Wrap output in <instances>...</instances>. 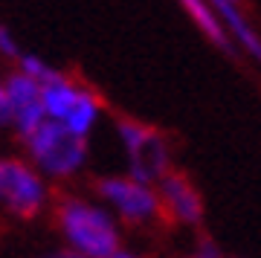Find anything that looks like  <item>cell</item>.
<instances>
[{"instance_id":"cell-1","label":"cell","mask_w":261,"mask_h":258,"mask_svg":"<svg viewBox=\"0 0 261 258\" xmlns=\"http://www.w3.org/2000/svg\"><path fill=\"white\" fill-rule=\"evenodd\" d=\"M56 226L64 247L84 258H111L122 249V223L93 197H61L56 203Z\"/></svg>"},{"instance_id":"cell-2","label":"cell","mask_w":261,"mask_h":258,"mask_svg":"<svg viewBox=\"0 0 261 258\" xmlns=\"http://www.w3.org/2000/svg\"><path fill=\"white\" fill-rule=\"evenodd\" d=\"M23 148L29 163L47 180H70L87 163V137H79L53 119H44L32 134H27Z\"/></svg>"},{"instance_id":"cell-3","label":"cell","mask_w":261,"mask_h":258,"mask_svg":"<svg viewBox=\"0 0 261 258\" xmlns=\"http://www.w3.org/2000/svg\"><path fill=\"white\" fill-rule=\"evenodd\" d=\"M96 200L122 226H148L163 218L157 186L142 183L130 174H111L96 180Z\"/></svg>"},{"instance_id":"cell-4","label":"cell","mask_w":261,"mask_h":258,"mask_svg":"<svg viewBox=\"0 0 261 258\" xmlns=\"http://www.w3.org/2000/svg\"><path fill=\"white\" fill-rule=\"evenodd\" d=\"M122 151L128 160V174L142 183L157 186L171 171V148L168 139L154 125H145L140 119H119L116 122Z\"/></svg>"},{"instance_id":"cell-5","label":"cell","mask_w":261,"mask_h":258,"mask_svg":"<svg viewBox=\"0 0 261 258\" xmlns=\"http://www.w3.org/2000/svg\"><path fill=\"white\" fill-rule=\"evenodd\" d=\"M49 203V183L29 160L0 157V209L15 218H35Z\"/></svg>"},{"instance_id":"cell-6","label":"cell","mask_w":261,"mask_h":258,"mask_svg":"<svg viewBox=\"0 0 261 258\" xmlns=\"http://www.w3.org/2000/svg\"><path fill=\"white\" fill-rule=\"evenodd\" d=\"M41 96H44V113H47V119L70 128L79 137H90V131L99 122L102 105H99V99L87 87L70 82L61 73L58 79L41 84Z\"/></svg>"},{"instance_id":"cell-7","label":"cell","mask_w":261,"mask_h":258,"mask_svg":"<svg viewBox=\"0 0 261 258\" xmlns=\"http://www.w3.org/2000/svg\"><path fill=\"white\" fill-rule=\"evenodd\" d=\"M157 194H160V209H163L166 221L189 226V229L203 223V197L197 192V186L183 171L171 168L157 183Z\"/></svg>"},{"instance_id":"cell-8","label":"cell","mask_w":261,"mask_h":258,"mask_svg":"<svg viewBox=\"0 0 261 258\" xmlns=\"http://www.w3.org/2000/svg\"><path fill=\"white\" fill-rule=\"evenodd\" d=\"M3 87H6V101H9V113H12V128L18 131L20 139H23L47 119L41 84L18 70V73L6 75Z\"/></svg>"},{"instance_id":"cell-9","label":"cell","mask_w":261,"mask_h":258,"mask_svg":"<svg viewBox=\"0 0 261 258\" xmlns=\"http://www.w3.org/2000/svg\"><path fill=\"white\" fill-rule=\"evenodd\" d=\"M235 3H238V0H209V6H215L218 15H221V20H224L226 35L235 38V41L247 49V56H252L255 61H261V38L255 35V29L247 23V18L238 12Z\"/></svg>"},{"instance_id":"cell-10","label":"cell","mask_w":261,"mask_h":258,"mask_svg":"<svg viewBox=\"0 0 261 258\" xmlns=\"http://www.w3.org/2000/svg\"><path fill=\"white\" fill-rule=\"evenodd\" d=\"M180 3H183V9L189 12V18L200 27V32H203V35L209 38L215 46H221L224 53H229V49H232V38L226 35L224 23L215 18L209 0H180Z\"/></svg>"},{"instance_id":"cell-11","label":"cell","mask_w":261,"mask_h":258,"mask_svg":"<svg viewBox=\"0 0 261 258\" xmlns=\"http://www.w3.org/2000/svg\"><path fill=\"white\" fill-rule=\"evenodd\" d=\"M18 64H20V73H27L29 79H35L38 84H47V82H53V79L61 75L56 67H49L44 58L32 56V53H23V56L18 58Z\"/></svg>"},{"instance_id":"cell-12","label":"cell","mask_w":261,"mask_h":258,"mask_svg":"<svg viewBox=\"0 0 261 258\" xmlns=\"http://www.w3.org/2000/svg\"><path fill=\"white\" fill-rule=\"evenodd\" d=\"M189 258H224V252H221V247H218L215 241L197 238L195 247H192V252H189Z\"/></svg>"},{"instance_id":"cell-13","label":"cell","mask_w":261,"mask_h":258,"mask_svg":"<svg viewBox=\"0 0 261 258\" xmlns=\"http://www.w3.org/2000/svg\"><path fill=\"white\" fill-rule=\"evenodd\" d=\"M0 56L6 58H15L18 61L20 56H23V49H20V44L15 41V35H12L6 27H0Z\"/></svg>"},{"instance_id":"cell-14","label":"cell","mask_w":261,"mask_h":258,"mask_svg":"<svg viewBox=\"0 0 261 258\" xmlns=\"http://www.w3.org/2000/svg\"><path fill=\"white\" fill-rule=\"evenodd\" d=\"M12 125V113H9V101H6V87L0 82V128Z\"/></svg>"},{"instance_id":"cell-15","label":"cell","mask_w":261,"mask_h":258,"mask_svg":"<svg viewBox=\"0 0 261 258\" xmlns=\"http://www.w3.org/2000/svg\"><path fill=\"white\" fill-rule=\"evenodd\" d=\"M38 258H84L79 255V252H73V249H49V252H44V255H38Z\"/></svg>"},{"instance_id":"cell-16","label":"cell","mask_w":261,"mask_h":258,"mask_svg":"<svg viewBox=\"0 0 261 258\" xmlns=\"http://www.w3.org/2000/svg\"><path fill=\"white\" fill-rule=\"evenodd\" d=\"M111 258H142V255H137V252H130V249L122 247L119 252H116V255H111Z\"/></svg>"}]
</instances>
